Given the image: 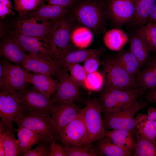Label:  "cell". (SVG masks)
Returning a JSON list of instances; mask_svg holds the SVG:
<instances>
[{"label": "cell", "instance_id": "obj_1", "mask_svg": "<svg viewBox=\"0 0 156 156\" xmlns=\"http://www.w3.org/2000/svg\"><path fill=\"white\" fill-rule=\"evenodd\" d=\"M69 8L72 18L95 34L106 32L109 16L105 0H76Z\"/></svg>", "mask_w": 156, "mask_h": 156}, {"label": "cell", "instance_id": "obj_2", "mask_svg": "<svg viewBox=\"0 0 156 156\" xmlns=\"http://www.w3.org/2000/svg\"><path fill=\"white\" fill-rule=\"evenodd\" d=\"M146 90L137 88L124 90L104 86L99 99L101 112L108 113L131 106Z\"/></svg>", "mask_w": 156, "mask_h": 156}, {"label": "cell", "instance_id": "obj_3", "mask_svg": "<svg viewBox=\"0 0 156 156\" xmlns=\"http://www.w3.org/2000/svg\"><path fill=\"white\" fill-rule=\"evenodd\" d=\"M102 65L104 86L124 90L135 88V80L126 71L115 56L105 57Z\"/></svg>", "mask_w": 156, "mask_h": 156}, {"label": "cell", "instance_id": "obj_4", "mask_svg": "<svg viewBox=\"0 0 156 156\" xmlns=\"http://www.w3.org/2000/svg\"><path fill=\"white\" fill-rule=\"evenodd\" d=\"M147 105L145 102L138 101L130 107L104 114L103 120L105 129L123 130L135 133V116L138 111Z\"/></svg>", "mask_w": 156, "mask_h": 156}, {"label": "cell", "instance_id": "obj_5", "mask_svg": "<svg viewBox=\"0 0 156 156\" xmlns=\"http://www.w3.org/2000/svg\"><path fill=\"white\" fill-rule=\"evenodd\" d=\"M81 112L86 129L89 144L105 137L106 131L101 113L99 99L93 98L87 101Z\"/></svg>", "mask_w": 156, "mask_h": 156}, {"label": "cell", "instance_id": "obj_6", "mask_svg": "<svg viewBox=\"0 0 156 156\" xmlns=\"http://www.w3.org/2000/svg\"><path fill=\"white\" fill-rule=\"evenodd\" d=\"M75 22L68 13L60 19L59 25L53 33L46 36L47 41L58 52L57 61L62 59L73 48L71 35Z\"/></svg>", "mask_w": 156, "mask_h": 156}, {"label": "cell", "instance_id": "obj_7", "mask_svg": "<svg viewBox=\"0 0 156 156\" xmlns=\"http://www.w3.org/2000/svg\"><path fill=\"white\" fill-rule=\"evenodd\" d=\"M30 84L26 79L24 69L6 60L1 61V91L13 92L27 87Z\"/></svg>", "mask_w": 156, "mask_h": 156}, {"label": "cell", "instance_id": "obj_8", "mask_svg": "<svg viewBox=\"0 0 156 156\" xmlns=\"http://www.w3.org/2000/svg\"><path fill=\"white\" fill-rule=\"evenodd\" d=\"M15 122L18 126L37 132L46 140L54 139V130L49 114L31 112L25 110Z\"/></svg>", "mask_w": 156, "mask_h": 156}, {"label": "cell", "instance_id": "obj_9", "mask_svg": "<svg viewBox=\"0 0 156 156\" xmlns=\"http://www.w3.org/2000/svg\"><path fill=\"white\" fill-rule=\"evenodd\" d=\"M105 0L113 27L120 28L133 21L135 14V0Z\"/></svg>", "mask_w": 156, "mask_h": 156}, {"label": "cell", "instance_id": "obj_10", "mask_svg": "<svg viewBox=\"0 0 156 156\" xmlns=\"http://www.w3.org/2000/svg\"><path fill=\"white\" fill-rule=\"evenodd\" d=\"M18 96L26 111L49 114L53 104L34 86L17 91Z\"/></svg>", "mask_w": 156, "mask_h": 156}, {"label": "cell", "instance_id": "obj_11", "mask_svg": "<svg viewBox=\"0 0 156 156\" xmlns=\"http://www.w3.org/2000/svg\"><path fill=\"white\" fill-rule=\"evenodd\" d=\"M25 110L18 96L17 91H0V117L5 128L12 130L14 123Z\"/></svg>", "mask_w": 156, "mask_h": 156}, {"label": "cell", "instance_id": "obj_12", "mask_svg": "<svg viewBox=\"0 0 156 156\" xmlns=\"http://www.w3.org/2000/svg\"><path fill=\"white\" fill-rule=\"evenodd\" d=\"M38 20L39 19L34 17L21 18L17 21L14 30L12 31L34 37L40 40L53 33L59 25L60 19L46 20L41 23H38Z\"/></svg>", "mask_w": 156, "mask_h": 156}, {"label": "cell", "instance_id": "obj_13", "mask_svg": "<svg viewBox=\"0 0 156 156\" xmlns=\"http://www.w3.org/2000/svg\"><path fill=\"white\" fill-rule=\"evenodd\" d=\"M59 136L65 145L84 146L90 145L81 111L76 117L61 130Z\"/></svg>", "mask_w": 156, "mask_h": 156}, {"label": "cell", "instance_id": "obj_14", "mask_svg": "<svg viewBox=\"0 0 156 156\" xmlns=\"http://www.w3.org/2000/svg\"><path fill=\"white\" fill-rule=\"evenodd\" d=\"M81 110L74 102L53 103L50 114L55 135H59L61 130L76 117Z\"/></svg>", "mask_w": 156, "mask_h": 156}, {"label": "cell", "instance_id": "obj_15", "mask_svg": "<svg viewBox=\"0 0 156 156\" xmlns=\"http://www.w3.org/2000/svg\"><path fill=\"white\" fill-rule=\"evenodd\" d=\"M63 66L58 78L59 86L56 92L51 98L53 104L74 102L80 97L79 86L72 79L67 72L66 67Z\"/></svg>", "mask_w": 156, "mask_h": 156}, {"label": "cell", "instance_id": "obj_16", "mask_svg": "<svg viewBox=\"0 0 156 156\" xmlns=\"http://www.w3.org/2000/svg\"><path fill=\"white\" fill-rule=\"evenodd\" d=\"M10 33L22 48L29 54L49 60L58 59V56L54 51L44 43L41 42L38 38L12 31Z\"/></svg>", "mask_w": 156, "mask_h": 156}, {"label": "cell", "instance_id": "obj_17", "mask_svg": "<svg viewBox=\"0 0 156 156\" xmlns=\"http://www.w3.org/2000/svg\"><path fill=\"white\" fill-rule=\"evenodd\" d=\"M22 66L27 71L46 74L58 79L63 67L56 60H49L30 54Z\"/></svg>", "mask_w": 156, "mask_h": 156}, {"label": "cell", "instance_id": "obj_18", "mask_svg": "<svg viewBox=\"0 0 156 156\" xmlns=\"http://www.w3.org/2000/svg\"><path fill=\"white\" fill-rule=\"evenodd\" d=\"M25 73L27 81L48 98L54 94L59 86V81L52 76L25 70Z\"/></svg>", "mask_w": 156, "mask_h": 156}, {"label": "cell", "instance_id": "obj_19", "mask_svg": "<svg viewBox=\"0 0 156 156\" xmlns=\"http://www.w3.org/2000/svg\"><path fill=\"white\" fill-rule=\"evenodd\" d=\"M0 53L1 56L21 66L29 55L13 37L3 39L0 45Z\"/></svg>", "mask_w": 156, "mask_h": 156}, {"label": "cell", "instance_id": "obj_20", "mask_svg": "<svg viewBox=\"0 0 156 156\" xmlns=\"http://www.w3.org/2000/svg\"><path fill=\"white\" fill-rule=\"evenodd\" d=\"M104 46L95 49H75L73 48L61 60L57 61L63 66L84 62L88 58L96 55L102 56L105 52Z\"/></svg>", "mask_w": 156, "mask_h": 156}, {"label": "cell", "instance_id": "obj_21", "mask_svg": "<svg viewBox=\"0 0 156 156\" xmlns=\"http://www.w3.org/2000/svg\"><path fill=\"white\" fill-rule=\"evenodd\" d=\"M69 12V8L68 7L49 4L42 5L21 18H26L34 17L42 21L46 20L57 21Z\"/></svg>", "mask_w": 156, "mask_h": 156}, {"label": "cell", "instance_id": "obj_22", "mask_svg": "<svg viewBox=\"0 0 156 156\" xmlns=\"http://www.w3.org/2000/svg\"><path fill=\"white\" fill-rule=\"evenodd\" d=\"M129 29V49L137 58L142 68L147 65L150 57V52L139 33L138 29Z\"/></svg>", "mask_w": 156, "mask_h": 156}, {"label": "cell", "instance_id": "obj_23", "mask_svg": "<svg viewBox=\"0 0 156 156\" xmlns=\"http://www.w3.org/2000/svg\"><path fill=\"white\" fill-rule=\"evenodd\" d=\"M156 3V0H135V16L127 24L128 29H139L145 26Z\"/></svg>", "mask_w": 156, "mask_h": 156}, {"label": "cell", "instance_id": "obj_24", "mask_svg": "<svg viewBox=\"0 0 156 156\" xmlns=\"http://www.w3.org/2000/svg\"><path fill=\"white\" fill-rule=\"evenodd\" d=\"M115 56L126 71L135 80L140 71L141 67L138 60L134 55L129 49H122L118 51Z\"/></svg>", "mask_w": 156, "mask_h": 156}, {"label": "cell", "instance_id": "obj_25", "mask_svg": "<svg viewBox=\"0 0 156 156\" xmlns=\"http://www.w3.org/2000/svg\"><path fill=\"white\" fill-rule=\"evenodd\" d=\"M105 137L113 143L131 152L135 150L136 141L131 132L123 130H107Z\"/></svg>", "mask_w": 156, "mask_h": 156}, {"label": "cell", "instance_id": "obj_26", "mask_svg": "<svg viewBox=\"0 0 156 156\" xmlns=\"http://www.w3.org/2000/svg\"><path fill=\"white\" fill-rule=\"evenodd\" d=\"M105 46L110 49L119 51L129 41L127 34L120 28H115L106 32L103 38Z\"/></svg>", "mask_w": 156, "mask_h": 156}, {"label": "cell", "instance_id": "obj_27", "mask_svg": "<svg viewBox=\"0 0 156 156\" xmlns=\"http://www.w3.org/2000/svg\"><path fill=\"white\" fill-rule=\"evenodd\" d=\"M17 136L22 153L31 149L32 147L38 144L44 138L37 132L22 126H18Z\"/></svg>", "mask_w": 156, "mask_h": 156}, {"label": "cell", "instance_id": "obj_28", "mask_svg": "<svg viewBox=\"0 0 156 156\" xmlns=\"http://www.w3.org/2000/svg\"><path fill=\"white\" fill-rule=\"evenodd\" d=\"M136 132L142 137L156 144V130L147 114H138L135 118Z\"/></svg>", "mask_w": 156, "mask_h": 156}, {"label": "cell", "instance_id": "obj_29", "mask_svg": "<svg viewBox=\"0 0 156 156\" xmlns=\"http://www.w3.org/2000/svg\"><path fill=\"white\" fill-rule=\"evenodd\" d=\"M97 149L101 155L106 156H129L131 152L126 149L112 142L107 137L100 140Z\"/></svg>", "mask_w": 156, "mask_h": 156}, {"label": "cell", "instance_id": "obj_30", "mask_svg": "<svg viewBox=\"0 0 156 156\" xmlns=\"http://www.w3.org/2000/svg\"><path fill=\"white\" fill-rule=\"evenodd\" d=\"M156 88V76L148 66L140 70L135 79V88L149 90Z\"/></svg>", "mask_w": 156, "mask_h": 156}, {"label": "cell", "instance_id": "obj_31", "mask_svg": "<svg viewBox=\"0 0 156 156\" xmlns=\"http://www.w3.org/2000/svg\"><path fill=\"white\" fill-rule=\"evenodd\" d=\"M91 31L88 28L75 25L72 33L71 41L73 45L81 49L88 47L92 42Z\"/></svg>", "mask_w": 156, "mask_h": 156}, {"label": "cell", "instance_id": "obj_32", "mask_svg": "<svg viewBox=\"0 0 156 156\" xmlns=\"http://www.w3.org/2000/svg\"><path fill=\"white\" fill-rule=\"evenodd\" d=\"M134 156H156V144L142 137L136 131Z\"/></svg>", "mask_w": 156, "mask_h": 156}, {"label": "cell", "instance_id": "obj_33", "mask_svg": "<svg viewBox=\"0 0 156 156\" xmlns=\"http://www.w3.org/2000/svg\"><path fill=\"white\" fill-rule=\"evenodd\" d=\"M12 130L5 128L3 141L5 156H18L22 151L19 142L12 133Z\"/></svg>", "mask_w": 156, "mask_h": 156}, {"label": "cell", "instance_id": "obj_34", "mask_svg": "<svg viewBox=\"0 0 156 156\" xmlns=\"http://www.w3.org/2000/svg\"><path fill=\"white\" fill-rule=\"evenodd\" d=\"M138 31L150 53L156 54V24L147 23Z\"/></svg>", "mask_w": 156, "mask_h": 156}, {"label": "cell", "instance_id": "obj_35", "mask_svg": "<svg viewBox=\"0 0 156 156\" xmlns=\"http://www.w3.org/2000/svg\"><path fill=\"white\" fill-rule=\"evenodd\" d=\"M104 84L103 74L97 71L87 74L83 86L89 91L98 92L102 90Z\"/></svg>", "mask_w": 156, "mask_h": 156}, {"label": "cell", "instance_id": "obj_36", "mask_svg": "<svg viewBox=\"0 0 156 156\" xmlns=\"http://www.w3.org/2000/svg\"><path fill=\"white\" fill-rule=\"evenodd\" d=\"M66 156L101 155L99 150L89 146H66L63 147Z\"/></svg>", "mask_w": 156, "mask_h": 156}, {"label": "cell", "instance_id": "obj_37", "mask_svg": "<svg viewBox=\"0 0 156 156\" xmlns=\"http://www.w3.org/2000/svg\"><path fill=\"white\" fill-rule=\"evenodd\" d=\"M45 0H14V9L21 16H25L43 4Z\"/></svg>", "mask_w": 156, "mask_h": 156}, {"label": "cell", "instance_id": "obj_38", "mask_svg": "<svg viewBox=\"0 0 156 156\" xmlns=\"http://www.w3.org/2000/svg\"><path fill=\"white\" fill-rule=\"evenodd\" d=\"M66 67L69 71L70 75L73 80L79 86H83L87 75L83 66L79 63H75Z\"/></svg>", "mask_w": 156, "mask_h": 156}, {"label": "cell", "instance_id": "obj_39", "mask_svg": "<svg viewBox=\"0 0 156 156\" xmlns=\"http://www.w3.org/2000/svg\"><path fill=\"white\" fill-rule=\"evenodd\" d=\"M50 142L43 139L34 149H30L23 153L24 156H50Z\"/></svg>", "mask_w": 156, "mask_h": 156}, {"label": "cell", "instance_id": "obj_40", "mask_svg": "<svg viewBox=\"0 0 156 156\" xmlns=\"http://www.w3.org/2000/svg\"><path fill=\"white\" fill-rule=\"evenodd\" d=\"M101 56L96 55L91 57L84 62L83 67L87 74L97 71L99 66L102 64L100 60Z\"/></svg>", "mask_w": 156, "mask_h": 156}, {"label": "cell", "instance_id": "obj_41", "mask_svg": "<svg viewBox=\"0 0 156 156\" xmlns=\"http://www.w3.org/2000/svg\"><path fill=\"white\" fill-rule=\"evenodd\" d=\"M50 142V156H66L63 147L57 144L54 139L51 140Z\"/></svg>", "mask_w": 156, "mask_h": 156}, {"label": "cell", "instance_id": "obj_42", "mask_svg": "<svg viewBox=\"0 0 156 156\" xmlns=\"http://www.w3.org/2000/svg\"><path fill=\"white\" fill-rule=\"evenodd\" d=\"M76 0H47L49 4L69 8Z\"/></svg>", "mask_w": 156, "mask_h": 156}, {"label": "cell", "instance_id": "obj_43", "mask_svg": "<svg viewBox=\"0 0 156 156\" xmlns=\"http://www.w3.org/2000/svg\"><path fill=\"white\" fill-rule=\"evenodd\" d=\"M5 125L2 120L0 124V156H5V153L3 147L4 134L5 131Z\"/></svg>", "mask_w": 156, "mask_h": 156}, {"label": "cell", "instance_id": "obj_44", "mask_svg": "<svg viewBox=\"0 0 156 156\" xmlns=\"http://www.w3.org/2000/svg\"><path fill=\"white\" fill-rule=\"evenodd\" d=\"M147 117L156 130V108L149 107L148 108Z\"/></svg>", "mask_w": 156, "mask_h": 156}, {"label": "cell", "instance_id": "obj_45", "mask_svg": "<svg viewBox=\"0 0 156 156\" xmlns=\"http://www.w3.org/2000/svg\"><path fill=\"white\" fill-rule=\"evenodd\" d=\"M144 98L147 102L156 104V88L149 90Z\"/></svg>", "mask_w": 156, "mask_h": 156}, {"label": "cell", "instance_id": "obj_46", "mask_svg": "<svg viewBox=\"0 0 156 156\" xmlns=\"http://www.w3.org/2000/svg\"><path fill=\"white\" fill-rule=\"evenodd\" d=\"M11 13L14 15L15 14L12 10L11 8L0 3V16L1 18H4L7 15Z\"/></svg>", "mask_w": 156, "mask_h": 156}, {"label": "cell", "instance_id": "obj_47", "mask_svg": "<svg viewBox=\"0 0 156 156\" xmlns=\"http://www.w3.org/2000/svg\"><path fill=\"white\" fill-rule=\"evenodd\" d=\"M146 65L151 68L156 76V54L150 56Z\"/></svg>", "mask_w": 156, "mask_h": 156}, {"label": "cell", "instance_id": "obj_48", "mask_svg": "<svg viewBox=\"0 0 156 156\" xmlns=\"http://www.w3.org/2000/svg\"><path fill=\"white\" fill-rule=\"evenodd\" d=\"M156 24V3L147 19V23Z\"/></svg>", "mask_w": 156, "mask_h": 156}, {"label": "cell", "instance_id": "obj_49", "mask_svg": "<svg viewBox=\"0 0 156 156\" xmlns=\"http://www.w3.org/2000/svg\"><path fill=\"white\" fill-rule=\"evenodd\" d=\"M0 3L11 8H13L10 0H0Z\"/></svg>", "mask_w": 156, "mask_h": 156}]
</instances>
